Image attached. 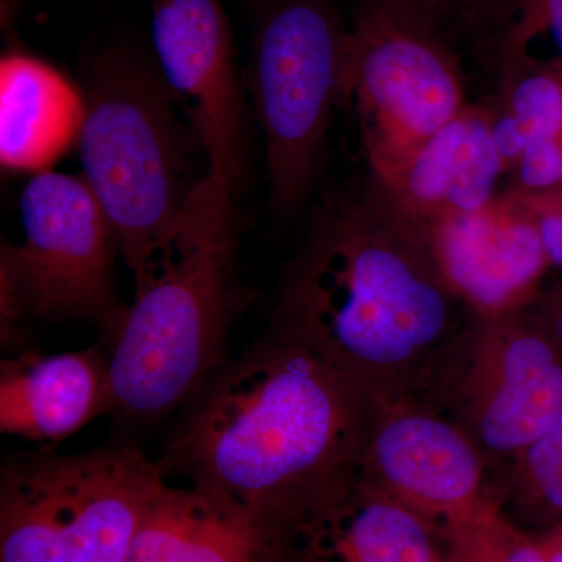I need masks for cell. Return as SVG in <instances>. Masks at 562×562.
Returning a JSON list of instances; mask_svg holds the SVG:
<instances>
[{
  "label": "cell",
  "instance_id": "7402d4cb",
  "mask_svg": "<svg viewBox=\"0 0 562 562\" xmlns=\"http://www.w3.org/2000/svg\"><path fill=\"white\" fill-rule=\"evenodd\" d=\"M522 453L532 490L553 512L562 513V412Z\"/></svg>",
  "mask_w": 562,
  "mask_h": 562
},
{
  "label": "cell",
  "instance_id": "2e32d148",
  "mask_svg": "<svg viewBox=\"0 0 562 562\" xmlns=\"http://www.w3.org/2000/svg\"><path fill=\"white\" fill-rule=\"evenodd\" d=\"M83 90L49 63L11 52L0 61V162L10 172L50 171L79 144Z\"/></svg>",
  "mask_w": 562,
  "mask_h": 562
},
{
  "label": "cell",
  "instance_id": "6da1fadb",
  "mask_svg": "<svg viewBox=\"0 0 562 562\" xmlns=\"http://www.w3.org/2000/svg\"><path fill=\"white\" fill-rule=\"evenodd\" d=\"M364 391L273 335L222 368L173 431L160 465L283 530L357 479Z\"/></svg>",
  "mask_w": 562,
  "mask_h": 562
},
{
  "label": "cell",
  "instance_id": "7a4b0ae2",
  "mask_svg": "<svg viewBox=\"0 0 562 562\" xmlns=\"http://www.w3.org/2000/svg\"><path fill=\"white\" fill-rule=\"evenodd\" d=\"M454 301L427 227L371 176L314 209L273 322L277 336L368 391L446 338Z\"/></svg>",
  "mask_w": 562,
  "mask_h": 562
},
{
  "label": "cell",
  "instance_id": "ba28073f",
  "mask_svg": "<svg viewBox=\"0 0 562 562\" xmlns=\"http://www.w3.org/2000/svg\"><path fill=\"white\" fill-rule=\"evenodd\" d=\"M9 462L54 524L60 562H128L166 486L160 462L131 449L25 454Z\"/></svg>",
  "mask_w": 562,
  "mask_h": 562
},
{
  "label": "cell",
  "instance_id": "9c48e42d",
  "mask_svg": "<svg viewBox=\"0 0 562 562\" xmlns=\"http://www.w3.org/2000/svg\"><path fill=\"white\" fill-rule=\"evenodd\" d=\"M155 58L177 105L228 194L246 169V131L235 47L222 0H154Z\"/></svg>",
  "mask_w": 562,
  "mask_h": 562
},
{
  "label": "cell",
  "instance_id": "277c9868",
  "mask_svg": "<svg viewBox=\"0 0 562 562\" xmlns=\"http://www.w3.org/2000/svg\"><path fill=\"white\" fill-rule=\"evenodd\" d=\"M83 94L81 177L133 273L165 241L190 194L188 128L157 61L122 44L95 55Z\"/></svg>",
  "mask_w": 562,
  "mask_h": 562
},
{
  "label": "cell",
  "instance_id": "3957f363",
  "mask_svg": "<svg viewBox=\"0 0 562 562\" xmlns=\"http://www.w3.org/2000/svg\"><path fill=\"white\" fill-rule=\"evenodd\" d=\"M236 236L233 195L206 172L165 241L133 272L135 301L106 338L109 413L158 419L221 371L244 302Z\"/></svg>",
  "mask_w": 562,
  "mask_h": 562
},
{
  "label": "cell",
  "instance_id": "ffe728a7",
  "mask_svg": "<svg viewBox=\"0 0 562 562\" xmlns=\"http://www.w3.org/2000/svg\"><path fill=\"white\" fill-rule=\"evenodd\" d=\"M376 5L402 11L435 25L449 36L450 29L497 36L505 22L508 0H368Z\"/></svg>",
  "mask_w": 562,
  "mask_h": 562
},
{
  "label": "cell",
  "instance_id": "484cf974",
  "mask_svg": "<svg viewBox=\"0 0 562 562\" xmlns=\"http://www.w3.org/2000/svg\"><path fill=\"white\" fill-rule=\"evenodd\" d=\"M553 324L558 341H560L562 347V297L561 301L557 303V306H554Z\"/></svg>",
  "mask_w": 562,
  "mask_h": 562
},
{
  "label": "cell",
  "instance_id": "8fae6325",
  "mask_svg": "<svg viewBox=\"0 0 562 562\" xmlns=\"http://www.w3.org/2000/svg\"><path fill=\"white\" fill-rule=\"evenodd\" d=\"M486 322L469 376L472 422L492 452L522 453L562 412L561 357L512 316Z\"/></svg>",
  "mask_w": 562,
  "mask_h": 562
},
{
  "label": "cell",
  "instance_id": "cb8c5ba5",
  "mask_svg": "<svg viewBox=\"0 0 562 562\" xmlns=\"http://www.w3.org/2000/svg\"><path fill=\"white\" fill-rule=\"evenodd\" d=\"M519 195L538 225L549 265L562 268V190Z\"/></svg>",
  "mask_w": 562,
  "mask_h": 562
},
{
  "label": "cell",
  "instance_id": "5bb4252c",
  "mask_svg": "<svg viewBox=\"0 0 562 562\" xmlns=\"http://www.w3.org/2000/svg\"><path fill=\"white\" fill-rule=\"evenodd\" d=\"M110 366L98 347L70 353L24 350L0 368V430L58 443L109 413Z\"/></svg>",
  "mask_w": 562,
  "mask_h": 562
},
{
  "label": "cell",
  "instance_id": "30bf717a",
  "mask_svg": "<svg viewBox=\"0 0 562 562\" xmlns=\"http://www.w3.org/2000/svg\"><path fill=\"white\" fill-rule=\"evenodd\" d=\"M425 227L442 280L484 321L513 316L531 301L549 266L538 225L514 191Z\"/></svg>",
  "mask_w": 562,
  "mask_h": 562
},
{
  "label": "cell",
  "instance_id": "7c38bea8",
  "mask_svg": "<svg viewBox=\"0 0 562 562\" xmlns=\"http://www.w3.org/2000/svg\"><path fill=\"white\" fill-rule=\"evenodd\" d=\"M364 462L386 494L446 527L482 505L479 454L457 428L424 413H395L376 425Z\"/></svg>",
  "mask_w": 562,
  "mask_h": 562
},
{
  "label": "cell",
  "instance_id": "d4e9b609",
  "mask_svg": "<svg viewBox=\"0 0 562 562\" xmlns=\"http://www.w3.org/2000/svg\"><path fill=\"white\" fill-rule=\"evenodd\" d=\"M547 562H562V525L539 541Z\"/></svg>",
  "mask_w": 562,
  "mask_h": 562
},
{
  "label": "cell",
  "instance_id": "8992f818",
  "mask_svg": "<svg viewBox=\"0 0 562 562\" xmlns=\"http://www.w3.org/2000/svg\"><path fill=\"white\" fill-rule=\"evenodd\" d=\"M347 35L330 0H280L255 35L250 90L265 135L269 202L280 217L301 209L319 172L341 102Z\"/></svg>",
  "mask_w": 562,
  "mask_h": 562
},
{
  "label": "cell",
  "instance_id": "e0dca14e",
  "mask_svg": "<svg viewBox=\"0 0 562 562\" xmlns=\"http://www.w3.org/2000/svg\"><path fill=\"white\" fill-rule=\"evenodd\" d=\"M305 525L317 562H446L420 513L357 480Z\"/></svg>",
  "mask_w": 562,
  "mask_h": 562
},
{
  "label": "cell",
  "instance_id": "ac0fdd59",
  "mask_svg": "<svg viewBox=\"0 0 562 562\" xmlns=\"http://www.w3.org/2000/svg\"><path fill=\"white\" fill-rule=\"evenodd\" d=\"M505 91L491 110L492 133L506 171H513L528 144L562 139V65L547 68L528 54L502 58Z\"/></svg>",
  "mask_w": 562,
  "mask_h": 562
},
{
  "label": "cell",
  "instance_id": "d6986e66",
  "mask_svg": "<svg viewBox=\"0 0 562 562\" xmlns=\"http://www.w3.org/2000/svg\"><path fill=\"white\" fill-rule=\"evenodd\" d=\"M447 532L446 562H547L541 543L513 527L487 502Z\"/></svg>",
  "mask_w": 562,
  "mask_h": 562
},
{
  "label": "cell",
  "instance_id": "44dd1931",
  "mask_svg": "<svg viewBox=\"0 0 562 562\" xmlns=\"http://www.w3.org/2000/svg\"><path fill=\"white\" fill-rule=\"evenodd\" d=\"M552 33L562 54V0H509L505 27L498 36L501 55L528 54L539 33Z\"/></svg>",
  "mask_w": 562,
  "mask_h": 562
},
{
  "label": "cell",
  "instance_id": "52a82bcc",
  "mask_svg": "<svg viewBox=\"0 0 562 562\" xmlns=\"http://www.w3.org/2000/svg\"><path fill=\"white\" fill-rule=\"evenodd\" d=\"M358 111L373 179L383 181L465 109L449 36L364 0L347 35L341 103Z\"/></svg>",
  "mask_w": 562,
  "mask_h": 562
},
{
  "label": "cell",
  "instance_id": "9a60e30c",
  "mask_svg": "<svg viewBox=\"0 0 562 562\" xmlns=\"http://www.w3.org/2000/svg\"><path fill=\"white\" fill-rule=\"evenodd\" d=\"M280 528L198 487L166 484L128 562H277Z\"/></svg>",
  "mask_w": 562,
  "mask_h": 562
},
{
  "label": "cell",
  "instance_id": "4316f807",
  "mask_svg": "<svg viewBox=\"0 0 562 562\" xmlns=\"http://www.w3.org/2000/svg\"><path fill=\"white\" fill-rule=\"evenodd\" d=\"M561 65H562V63H561Z\"/></svg>",
  "mask_w": 562,
  "mask_h": 562
},
{
  "label": "cell",
  "instance_id": "603a6c76",
  "mask_svg": "<svg viewBox=\"0 0 562 562\" xmlns=\"http://www.w3.org/2000/svg\"><path fill=\"white\" fill-rule=\"evenodd\" d=\"M519 194H543L562 190V139L528 144L514 166Z\"/></svg>",
  "mask_w": 562,
  "mask_h": 562
},
{
  "label": "cell",
  "instance_id": "4fadbf2b",
  "mask_svg": "<svg viewBox=\"0 0 562 562\" xmlns=\"http://www.w3.org/2000/svg\"><path fill=\"white\" fill-rule=\"evenodd\" d=\"M505 172L491 110L468 105L390 179L375 180L406 213L428 224L447 214L486 209L497 201Z\"/></svg>",
  "mask_w": 562,
  "mask_h": 562
},
{
  "label": "cell",
  "instance_id": "5b68a950",
  "mask_svg": "<svg viewBox=\"0 0 562 562\" xmlns=\"http://www.w3.org/2000/svg\"><path fill=\"white\" fill-rule=\"evenodd\" d=\"M24 241L0 251L3 349L24 346L33 319L91 317L109 338L127 305L114 286L116 235L83 177L36 173L21 194Z\"/></svg>",
  "mask_w": 562,
  "mask_h": 562
}]
</instances>
